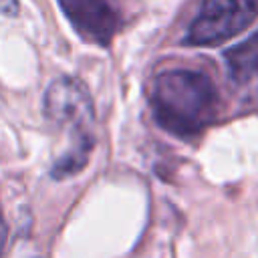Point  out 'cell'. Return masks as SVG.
I'll list each match as a JSON object with an SVG mask.
<instances>
[{
  "label": "cell",
  "instance_id": "obj_1",
  "mask_svg": "<svg viewBox=\"0 0 258 258\" xmlns=\"http://www.w3.org/2000/svg\"><path fill=\"white\" fill-rule=\"evenodd\" d=\"M151 107L159 127L177 137H191L216 117L218 91L204 73L165 71L153 83Z\"/></svg>",
  "mask_w": 258,
  "mask_h": 258
},
{
  "label": "cell",
  "instance_id": "obj_2",
  "mask_svg": "<svg viewBox=\"0 0 258 258\" xmlns=\"http://www.w3.org/2000/svg\"><path fill=\"white\" fill-rule=\"evenodd\" d=\"M42 113L54 129L67 131L71 139L69 149L52 163L50 175L64 179L79 173L95 147V107L87 87L75 77H56L46 87Z\"/></svg>",
  "mask_w": 258,
  "mask_h": 258
},
{
  "label": "cell",
  "instance_id": "obj_3",
  "mask_svg": "<svg viewBox=\"0 0 258 258\" xmlns=\"http://www.w3.org/2000/svg\"><path fill=\"white\" fill-rule=\"evenodd\" d=\"M258 16V0H204L187 28L185 42L214 46L246 30Z\"/></svg>",
  "mask_w": 258,
  "mask_h": 258
},
{
  "label": "cell",
  "instance_id": "obj_4",
  "mask_svg": "<svg viewBox=\"0 0 258 258\" xmlns=\"http://www.w3.org/2000/svg\"><path fill=\"white\" fill-rule=\"evenodd\" d=\"M58 4L87 42L107 46L121 26V14L113 0H58Z\"/></svg>",
  "mask_w": 258,
  "mask_h": 258
},
{
  "label": "cell",
  "instance_id": "obj_5",
  "mask_svg": "<svg viewBox=\"0 0 258 258\" xmlns=\"http://www.w3.org/2000/svg\"><path fill=\"white\" fill-rule=\"evenodd\" d=\"M226 64L230 71V79L250 91L258 93V34L248 42L238 44L226 52Z\"/></svg>",
  "mask_w": 258,
  "mask_h": 258
},
{
  "label": "cell",
  "instance_id": "obj_6",
  "mask_svg": "<svg viewBox=\"0 0 258 258\" xmlns=\"http://www.w3.org/2000/svg\"><path fill=\"white\" fill-rule=\"evenodd\" d=\"M0 12L4 16H16L18 14V0H0Z\"/></svg>",
  "mask_w": 258,
  "mask_h": 258
},
{
  "label": "cell",
  "instance_id": "obj_7",
  "mask_svg": "<svg viewBox=\"0 0 258 258\" xmlns=\"http://www.w3.org/2000/svg\"><path fill=\"white\" fill-rule=\"evenodd\" d=\"M6 236H8V226H6V220H4V214H2V206H0V254H2V248L6 244Z\"/></svg>",
  "mask_w": 258,
  "mask_h": 258
}]
</instances>
